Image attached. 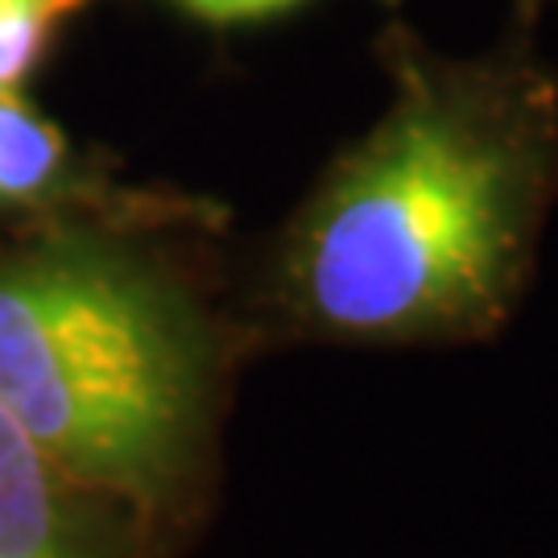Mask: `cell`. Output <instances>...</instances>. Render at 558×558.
I'll return each instance as SVG.
<instances>
[{
    "label": "cell",
    "instance_id": "cell-1",
    "mask_svg": "<svg viewBox=\"0 0 558 558\" xmlns=\"http://www.w3.org/2000/svg\"><path fill=\"white\" fill-rule=\"evenodd\" d=\"M538 29L451 54L377 29L380 117L323 166L236 306L257 348H456L500 336L558 199V75Z\"/></svg>",
    "mask_w": 558,
    "mask_h": 558
},
{
    "label": "cell",
    "instance_id": "cell-2",
    "mask_svg": "<svg viewBox=\"0 0 558 558\" xmlns=\"http://www.w3.org/2000/svg\"><path fill=\"white\" fill-rule=\"evenodd\" d=\"M228 220L216 199L0 223V414L170 555L211 513L232 389L260 352L223 274Z\"/></svg>",
    "mask_w": 558,
    "mask_h": 558
},
{
    "label": "cell",
    "instance_id": "cell-3",
    "mask_svg": "<svg viewBox=\"0 0 558 558\" xmlns=\"http://www.w3.org/2000/svg\"><path fill=\"white\" fill-rule=\"evenodd\" d=\"M207 203L216 199L166 182H133L104 145L80 141L29 92H0V223L182 216Z\"/></svg>",
    "mask_w": 558,
    "mask_h": 558
},
{
    "label": "cell",
    "instance_id": "cell-4",
    "mask_svg": "<svg viewBox=\"0 0 558 558\" xmlns=\"http://www.w3.org/2000/svg\"><path fill=\"white\" fill-rule=\"evenodd\" d=\"M0 558H174L133 505L71 476L0 414Z\"/></svg>",
    "mask_w": 558,
    "mask_h": 558
},
{
    "label": "cell",
    "instance_id": "cell-5",
    "mask_svg": "<svg viewBox=\"0 0 558 558\" xmlns=\"http://www.w3.org/2000/svg\"><path fill=\"white\" fill-rule=\"evenodd\" d=\"M96 4L104 0H0V92H29Z\"/></svg>",
    "mask_w": 558,
    "mask_h": 558
},
{
    "label": "cell",
    "instance_id": "cell-6",
    "mask_svg": "<svg viewBox=\"0 0 558 558\" xmlns=\"http://www.w3.org/2000/svg\"><path fill=\"white\" fill-rule=\"evenodd\" d=\"M182 17L211 25V29H228V25H253V21L281 17L290 9H299L306 0H161Z\"/></svg>",
    "mask_w": 558,
    "mask_h": 558
},
{
    "label": "cell",
    "instance_id": "cell-7",
    "mask_svg": "<svg viewBox=\"0 0 558 558\" xmlns=\"http://www.w3.org/2000/svg\"><path fill=\"white\" fill-rule=\"evenodd\" d=\"M550 0H513V21L509 25H521V29H538L542 13H546Z\"/></svg>",
    "mask_w": 558,
    "mask_h": 558
}]
</instances>
